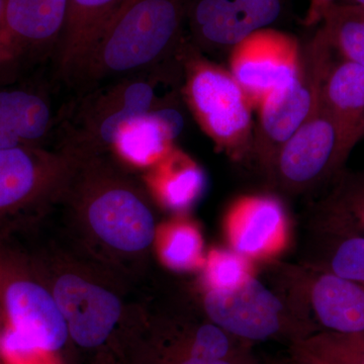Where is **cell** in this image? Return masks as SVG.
Here are the masks:
<instances>
[{"mask_svg":"<svg viewBox=\"0 0 364 364\" xmlns=\"http://www.w3.org/2000/svg\"><path fill=\"white\" fill-rule=\"evenodd\" d=\"M152 168L149 176L151 186L162 205L169 210H188L205 193V172L186 153L176 147L153 165Z\"/></svg>","mask_w":364,"mask_h":364,"instance_id":"cell-20","label":"cell"},{"mask_svg":"<svg viewBox=\"0 0 364 364\" xmlns=\"http://www.w3.org/2000/svg\"><path fill=\"white\" fill-rule=\"evenodd\" d=\"M182 93L202 130L234 161L251 160L254 105L231 72L202 56L184 40Z\"/></svg>","mask_w":364,"mask_h":364,"instance_id":"cell-2","label":"cell"},{"mask_svg":"<svg viewBox=\"0 0 364 364\" xmlns=\"http://www.w3.org/2000/svg\"><path fill=\"white\" fill-rule=\"evenodd\" d=\"M337 145L336 130L320 93L312 114L282 146L265 176L284 193H305L340 174Z\"/></svg>","mask_w":364,"mask_h":364,"instance_id":"cell-8","label":"cell"},{"mask_svg":"<svg viewBox=\"0 0 364 364\" xmlns=\"http://www.w3.org/2000/svg\"><path fill=\"white\" fill-rule=\"evenodd\" d=\"M4 4H6V0H0V23H1L2 14H4Z\"/></svg>","mask_w":364,"mask_h":364,"instance_id":"cell-31","label":"cell"},{"mask_svg":"<svg viewBox=\"0 0 364 364\" xmlns=\"http://www.w3.org/2000/svg\"><path fill=\"white\" fill-rule=\"evenodd\" d=\"M4 316H2L1 310H0V331L4 329Z\"/></svg>","mask_w":364,"mask_h":364,"instance_id":"cell-32","label":"cell"},{"mask_svg":"<svg viewBox=\"0 0 364 364\" xmlns=\"http://www.w3.org/2000/svg\"><path fill=\"white\" fill-rule=\"evenodd\" d=\"M0 310L4 327L36 353L59 350L68 339V326L54 294L4 257H0Z\"/></svg>","mask_w":364,"mask_h":364,"instance_id":"cell-7","label":"cell"},{"mask_svg":"<svg viewBox=\"0 0 364 364\" xmlns=\"http://www.w3.org/2000/svg\"><path fill=\"white\" fill-rule=\"evenodd\" d=\"M232 249L245 258L273 252L284 241L287 215L279 200L251 196L237 200L228 217Z\"/></svg>","mask_w":364,"mask_h":364,"instance_id":"cell-16","label":"cell"},{"mask_svg":"<svg viewBox=\"0 0 364 364\" xmlns=\"http://www.w3.org/2000/svg\"><path fill=\"white\" fill-rule=\"evenodd\" d=\"M333 50L318 30L301 51L298 75L257 105L251 160L265 174L282 146L312 114L333 63Z\"/></svg>","mask_w":364,"mask_h":364,"instance_id":"cell-5","label":"cell"},{"mask_svg":"<svg viewBox=\"0 0 364 364\" xmlns=\"http://www.w3.org/2000/svg\"><path fill=\"white\" fill-rule=\"evenodd\" d=\"M47 98L30 90H0V150L42 147L55 124Z\"/></svg>","mask_w":364,"mask_h":364,"instance_id":"cell-19","label":"cell"},{"mask_svg":"<svg viewBox=\"0 0 364 364\" xmlns=\"http://www.w3.org/2000/svg\"><path fill=\"white\" fill-rule=\"evenodd\" d=\"M181 112L169 105L158 107L124 124L112 150L138 167H152L174 147L183 129Z\"/></svg>","mask_w":364,"mask_h":364,"instance_id":"cell-18","label":"cell"},{"mask_svg":"<svg viewBox=\"0 0 364 364\" xmlns=\"http://www.w3.org/2000/svg\"><path fill=\"white\" fill-rule=\"evenodd\" d=\"M203 252L202 237L186 223L174 225L164 239L163 261L174 269H189L198 264Z\"/></svg>","mask_w":364,"mask_h":364,"instance_id":"cell-25","label":"cell"},{"mask_svg":"<svg viewBox=\"0 0 364 364\" xmlns=\"http://www.w3.org/2000/svg\"><path fill=\"white\" fill-rule=\"evenodd\" d=\"M140 73L124 76L119 80L86 93L74 102L62 121L63 148L79 157L97 156L112 150L117 135L124 124L165 107L167 100L160 90L169 82L161 73Z\"/></svg>","mask_w":364,"mask_h":364,"instance_id":"cell-3","label":"cell"},{"mask_svg":"<svg viewBox=\"0 0 364 364\" xmlns=\"http://www.w3.org/2000/svg\"><path fill=\"white\" fill-rule=\"evenodd\" d=\"M298 40L272 28H261L230 50V69L256 109L272 91L298 75L301 62Z\"/></svg>","mask_w":364,"mask_h":364,"instance_id":"cell-10","label":"cell"},{"mask_svg":"<svg viewBox=\"0 0 364 364\" xmlns=\"http://www.w3.org/2000/svg\"><path fill=\"white\" fill-rule=\"evenodd\" d=\"M318 252L312 267L364 286V236L317 222Z\"/></svg>","mask_w":364,"mask_h":364,"instance_id":"cell-21","label":"cell"},{"mask_svg":"<svg viewBox=\"0 0 364 364\" xmlns=\"http://www.w3.org/2000/svg\"><path fill=\"white\" fill-rule=\"evenodd\" d=\"M338 176L336 186L322 203L317 222L364 236V171Z\"/></svg>","mask_w":364,"mask_h":364,"instance_id":"cell-22","label":"cell"},{"mask_svg":"<svg viewBox=\"0 0 364 364\" xmlns=\"http://www.w3.org/2000/svg\"><path fill=\"white\" fill-rule=\"evenodd\" d=\"M337 0H310L303 23L306 26L320 25L328 9L336 4Z\"/></svg>","mask_w":364,"mask_h":364,"instance_id":"cell-27","label":"cell"},{"mask_svg":"<svg viewBox=\"0 0 364 364\" xmlns=\"http://www.w3.org/2000/svg\"><path fill=\"white\" fill-rule=\"evenodd\" d=\"M53 294L65 318L69 335L79 346H100L114 331L122 315L116 294L73 274L62 275Z\"/></svg>","mask_w":364,"mask_h":364,"instance_id":"cell-13","label":"cell"},{"mask_svg":"<svg viewBox=\"0 0 364 364\" xmlns=\"http://www.w3.org/2000/svg\"><path fill=\"white\" fill-rule=\"evenodd\" d=\"M189 0H123L77 81L97 82L150 70L183 44Z\"/></svg>","mask_w":364,"mask_h":364,"instance_id":"cell-1","label":"cell"},{"mask_svg":"<svg viewBox=\"0 0 364 364\" xmlns=\"http://www.w3.org/2000/svg\"><path fill=\"white\" fill-rule=\"evenodd\" d=\"M299 360H301V359H299ZM304 361V360H303ZM306 363H309V361H306ZM311 363V364H316V363Z\"/></svg>","mask_w":364,"mask_h":364,"instance_id":"cell-33","label":"cell"},{"mask_svg":"<svg viewBox=\"0 0 364 364\" xmlns=\"http://www.w3.org/2000/svg\"><path fill=\"white\" fill-rule=\"evenodd\" d=\"M363 139H364V121L363 123V126H361L360 130H359L358 132V142H359V141L363 140Z\"/></svg>","mask_w":364,"mask_h":364,"instance_id":"cell-30","label":"cell"},{"mask_svg":"<svg viewBox=\"0 0 364 364\" xmlns=\"http://www.w3.org/2000/svg\"><path fill=\"white\" fill-rule=\"evenodd\" d=\"M67 0H6L0 23V69L56 54L65 28Z\"/></svg>","mask_w":364,"mask_h":364,"instance_id":"cell-12","label":"cell"},{"mask_svg":"<svg viewBox=\"0 0 364 364\" xmlns=\"http://www.w3.org/2000/svg\"><path fill=\"white\" fill-rule=\"evenodd\" d=\"M321 100L337 134V161L342 169L364 121V67L342 59L333 62L321 90Z\"/></svg>","mask_w":364,"mask_h":364,"instance_id":"cell-15","label":"cell"},{"mask_svg":"<svg viewBox=\"0 0 364 364\" xmlns=\"http://www.w3.org/2000/svg\"><path fill=\"white\" fill-rule=\"evenodd\" d=\"M247 258L233 250L214 251L205 267L208 289L228 291L241 286L250 277Z\"/></svg>","mask_w":364,"mask_h":364,"instance_id":"cell-26","label":"cell"},{"mask_svg":"<svg viewBox=\"0 0 364 364\" xmlns=\"http://www.w3.org/2000/svg\"><path fill=\"white\" fill-rule=\"evenodd\" d=\"M305 304L320 331L364 333V286L311 267L304 287Z\"/></svg>","mask_w":364,"mask_h":364,"instance_id":"cell-14","label":"cell"},{"mask_svg":"<svg viewBox=\"0 0 364 364\" xmlns=\"http://www.w3.org/2000/svg\"><path fill=\"white\" fill-rule=\"evenodd\" d=\"M78 160L66 148L56 153L42 147L0 150V219L67 188Z\"/></svg>","mask_w":364,"mask_h":364,"instance_id":"cell-9","label":"cell"},{"mask_svg":"<svg viewBox=\"0 0 364 364\" xmlns=\"http://www.w3.org/2000/svg\"><path fill=\"white\" fill-rule=\"evenodd\" d=\"M173 364H255L250 356L242 358L210 359L182 356L176 358Z\"/></svg>","mask_w":364,"mask_h":364,"instance_id":"cell-28","label":"cell"},{"mask_svg":"<svg viewBox=\"0 0 364 364\" xmlns=\"http://www.w3.org/2000/svg\"><path fill=\"white\" fill-rule=\"evenodd\" d=\"M318 30L342 59L364 67V9L350 4H333Z\"/></svg>","mask_w":364,"mask_h":364,"instance_id":"cell-23","label":"cell"},{"mask_svg":"<svg viewBox=\"0 0 364 364\" xmlns=\"http://www.w3.org/2000/svg\"><path fill=\"white\" fill-rule=\"evenodd\" d=\"M286 4L287 0H189V40L200 52L231 50L279 21Z\"/></svg>","mask_w":364,"mask_h":364,"instance_id":"cell-11","label":"cell"},{"mask_svg":"<svg viewBox=\"0 0 364 364\" xmlns=\"http://www.w3.org/2000/svg\"><path fill=\"white\" fill-rule=\"evenodd\" d=\"M123 0H67L65 28L55 58L64 80L77 81L105 26Z\"/></svg>","mask_w":364,"mask_h":364,"instance_id":"cell-17","label":"cell"},{"mask_svg":"<svg viewBox=\"0 0 364 364\" xmlns=\"http://www.w3.org/2000/svg\"><path fill=\"white\" fill-rule=\"evenodd\" d=\"M203 309L210 322L246 343L289 339L294 344L316 333L298 311L251 275L233 289H208Z\"/></svg>","mask_w":364,"mask_h":364,"instance_id":"cell-6","label":"cell"},{"mask_svg":"<svg viewBox=\"0 0 364 364\" xmlns=\"http://www.w3.org/2000/svg\"><path fill=\"white\" fill-rule=\"evenodd\" d=\"M337 2H339V4H350V6H360L364 9V0H341V1Z\"/></svg>","mask_w":364,"mask_h":364,"instance_id":"cell-29","label":"cell"},{"mask_svg":"<svg viewBox=\"0 0 364 364\" xmlns=\"http://www.w3.org/2000/svg\"><path fill=\"white\" fill-rule=\"evenodd\" d=\"M73 177L78 205L100 241L127 253L149 247L156 236L154 215L130 182L105 167L100 155L80 157Z\"/></svg>","mask_w":364,"mask_h":364,"instance_id":"cell-4","label":"cell"},{"mask_svg":"<svg viewBox=\"0 0 364 364\" xmlns=\"http://www.w3.org/2000/svg\"><path fill=\"white\" fill-rule=\"evenodd\" d=\"M296 358L316 364H364V333L318 331L293 344Z\"/></svg>","mask_w":364,"mask_h":364,"instance_id":"cell-24","label":"cell"}]
</instances>
